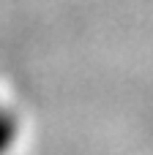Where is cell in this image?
Listing matches in <instances>:
<instances>
[{"label":"cell","mask_w":153,"mask_h":155,"mask_svg":"<svg viewBox=\"0 0 153 155\" xmlns=\"http://www.w3.org/2000/svg\"><path fill=\"white\" fill-rule=\"evenodd\" d=\"M22 136V117L19 112L8 104L0 101V155H14Z\"/></svg>","instance_id":"cell-1"}]
</instances>
